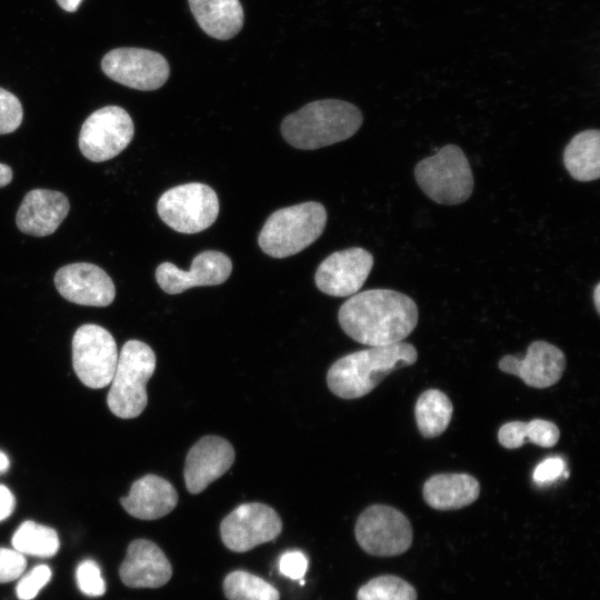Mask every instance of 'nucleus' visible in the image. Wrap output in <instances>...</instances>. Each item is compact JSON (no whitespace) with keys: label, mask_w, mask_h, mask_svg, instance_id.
<instances>
[{"label":"nucleus","mask_w":600,"mask_h":600,"mask_svg":"<svg viewBox=\"0 0 600 600\" xmlns=\"http://www.w3.org/2000/svg\"><path fill=\"white\" fill-rule=\"evenodd\" d=\"M160 219L181 233H197L216 221L219 200L216 191L203 183L191 182L167 190L158 200Z\"/></svg>","instance_id":"nucleus-7"},{"label":"nucleus","mask_w":600,"mask_h":600,"mask_svg":"<svg viewBox=\"0 0 600 600\" xmlns=\"http://www.w3.org/2000/svg\"><path fill=\"white\" fill-rule=\"evenodd\" d=\"M281 530L282 522L276 510L260 502L238 506L220 524L222 542L236 552H244L271 541Z\"/></svg>","instance_id":"nucleus-12"},{"label":"nucleus","mask_w":600,"mask_h":600,"mask_svg":"<svg viewBox=\"0 0 600 600\" xmlns=\"http://www.w3.org/2000/svg\"><path fill=\"white\" fill-rule=\"evenodd\" d=\"M231 271L232 262L228 256L206 250L193 258L188 271L171 262H162L156 270V280L164 292L178 294L193 287L221 284Z\"/></svg>","instance_id":"nucleus-14"},{"label":"nucleus","mask_w":600,"mask_h":600,"mask_svg":"<svg viewBox=\"0 0 600 600\" xmlns=\"http://www.w3.org/2000/svg\"><path fill=\"white\" fill-rule=\"evenodd\" d=\"M51 569L47 564H39L23 576L17 584L19 600H32L39 591L50 581Z\"/></svg>","instance_id":"nucleus-31"},{"label":"nucleus","mask_w":600,"mask_h":600,"mask_svg":"<svg viewBox=\"0 0 600 600\" xmlns=\"http://www.w3.org/2000/svg\"><path fill=\"white\" fill-rule=\"evenodd\" d=\"M200 28L219 40L233 38L242 28L243 10L239 0H189Z\"/></svg>","instance_id":"nucleus-22"},{"label":"nucleus","mask_w":600,"mask_h":600,"mask_svg":"<svg viewBox=\"0 0 600 600\" xmlns=\"http://www.w3.org/2000/svg\"><path fill=\"white\" fill-rule=\"evenodd\" d=\"M156 354L144 342L127 341L118 357L107 403L122 419L138 417L148 403L147 383L156 370Z\"/></svg>","instance_id":"nucleus-5"},{"label":"nucleus","mask_w":600,"mask_h":600,"mask_svg":"<svg viewBox=\"0 0 600 600\" xmlns=\"http://www.w3.org/2000/svg\"><path fill=\"white\" fill-rule=\"evenodd\" d=\"M22 118L23 110L19 99L10 91L0 88V134L17 130Z\"/></svg>","instance_id":"nucleus-30"},{"label":"nucleus","mask_w":600,"mask_h":600,"mask_svg":"<svg viewBox=\"0 0 600 600\" xmlns=\"http://www.w3.org/2000/svg\"><path fill=\"white\" fill-rule=\"evenodd\" d=\"M361 123L362 114L356 106L324 99L287 116L281 123V133L290 146L313 150L349 139Z\"/></svg>","instance_id":"nucleus-3"},{"label":"nucleus","mask_w":600,"mask_h":600,"mask_svg":"<svg viewBox=\"0 0 600 600\" xmlns=\"http://www.w3.org/2000/svg\"><path fill=\"white\" fill-rule=\"evenodd\" d=\"M27 567L24 554L16 549L0 548V582L18 579Z\"/></svg>","instance_id":"nucleus-32"},{"label":"nucleus","mask_w":600,"mask_h":600,"mask_svg":"<svg viewBox=\"0 0 600 600\" xmlns=\"http://www.w3.org/2000/svg\"><path fill=\"white\" fill-rule=\"evenodd\" d=\"M559 438L557 424L543 419H533L529 422L510 421L502 424L498 431V440L507 449L520 448L527 441L549 448L557 444Z\"/></svg>","instance_id":"nucleus-24"},{"label":"nucleus","mask_w":600,"mask_h":600,"mask_svg":"<svg viewBox=\"0 0 600 600\" xmlns=\"http://www.w3.org/2000/svg\"><path fill=\"white\" fill-rule=\"evenodd\" d=\"M54 284L64 299L77 304L107 307L116 297L111 278L92 263L78 262L60 268Z\"/></svg>","instance_id":"nucleus-15"},{"label":"nucleus","mask_w":600,"mask_h":600,"mask_svg":"<svg viewBox=\"0 0 600 600\" xmlns=\"http://www.w3.org/2000/svg\"><path fill=\"white\" fill-rule=\"evenodd\" d=\"M422 493L433 509L457 510L478 499L480 483L468 473H438L424 482Z\"/></svg>","instance_id":"nucleus-21"},{"label":"nucleus","mask_w":600,"mask_h":600,"mask_svg":"<svg viewBox=\"0 0 600 600\" xmlns=\"http://www.w3.org/2000/svg\"><path fill=\"white\" fill-rule=\"evenodd\" d=\"M59 538L54 529L28 520L12 536V547L22 554L51 558L59 550Z\"/></svg>","instance_id":"nucleus-26"},{"label":"nucleus","mask_w":600,"mask_h":600,"mask_svg":"<svg viewBox=\"0 0 600 600\" xmlns=\"http://www.w3.org/2000/svg\"><path fill=\"white\" fill-rule=\"evenodd\" d=\"M82 0H57L58 4L68 12L77 11Z\"/></svg>","instance_id":"nucleus-37"},{"label":"nucleus","mask_w":600,"mask_h":600,"mask_svg":"<svg viewBox=\"0 0 600 600\" xmlns=\"http://www.w3.org/2000/svg\"><path fill=\"white\" fill-rule=\"evenodd\" d=\"M119 574L128 587L159 588L170 580L172 568L154 542L138 539L129 544Z\"/></svg>","instance_id":"nucleus-18"},{"label":"nucleus","mask_w":600,"mask_h":600,"mask_svg":"<svg viewBox=\"0 0 600 600\" xmlns=\"http://www.w3.org/2000/svg\"><path fill=\"white\" fill-rule=\"evenodd\" d=\"M118 348L111 333L98 324H83L72 338V364L80 381L92 389L108 386L118 362Z\"/></svg>","instance_id":"nucleus-9"},{"label":"nucleus","mask_w":600,"mask_h":600,"mask_svg":"<svg viewBox=\"0 0 600 600\" xmlns=\"http://www.w3.org/2000/svg\"><path fill=\"white\" fill-rule=\"evenodd\" d=\"M564 469L566 462L561 457H549L536 467L532 478L536 483L546 486L556 481Z\"/></svg>","instance_id":"nucleus-34"},{"label":"nucleus","mask_w":600,"mask_h":600,"mask_svg":"<svg viewBox=\"0 0 600 600\" xmlns=\"http://www.w3.org/2000/svg\"><path fill=\"white\" fill-rule=\"evenodd\" d=\"M70 209L68 198L59 191L33 189L23 198L16 223L20 231L34 237L53 233Z\"/></svg>","instance_id":"nucleus-19"},{"label":"nucleus","mask_w":600,"mask_h":600,"mask_svg":"<svg viewBox=\"0 0 600 600\" xmlns=\"http://www.w3.org/2000/svg\"><path fill=\"white\" fill-rule=\"evenodd\" d=\"M499 369L519 377L527 386L543 389L556 384L566 369V357L561 349L543 341H533L523 358L504 356Z\"/></svg>","instance_id":"nucleus-17"},{"label":"nucleus","mask_w":600,"mask_h":600,"mask_svg":"<svg viewBox=\"0 0 600 600\" xmlns=\"http://www.w3.org/2000/svg\"><path fill=\"white\" fill-rule=\"evenodd\" d=\"M76 580L80 591L89 597H100L106 592L104 580L94 560L86 559L78 564Z\"/></svg>","instance_id":"nucleus-29"},{"label":"nucleus","mask_w":600,"mask_h":600,"mask_svg":"<svg viewBox=\"0 0 600 600\" xmlns=\"http://www.w3.org/2000/svg\"><path fill=\"white\" fill-rule=\"evenodd\" d=\"M120 502L132 517L154 520L176 508L178 492L168 480L156 474H146L132 483L129 494L122 497Z\"/></svg>","instance_id":"nucleus-20"},{"label":"nucleus","mask_w":600,"mask_h":600,"mask_svg":"<svg viewBox=\"0 0 600 600\" xmlns=\"http://www.w3.org/2000/svg\"><path fill=\"white\" fill-rule=\"evenodd\" d=\"M592 298L597 312L600 313V283H597L594 287Z\"/></svg>","instance_id":"nucleus-38"},{"label":"nucleus","mask_w":600,"mask_h":600,"mask_svg":"<svg viewBox=\"0 0 600 600\" xmlns=\"http://www.w3.org/2000/svg\"><path fill=\"white\" fill-rule=\"evenodd\" d=\"M16 500L12 492L0 484V521L9 518L14 510Z\"/></svg>","instance_id":"nucleus-35"},{"label":"nucleus","mask_w":600,"mask_h":600,"mask_svg":"<svg viewBox=\"0 0 600 600\" xmlns=\"http://www.w3.org/2000/svg\"><path fill=\"white\" fill-rule=\"evenodd\" d=\"M111 80L142 91L156 90L169 78L170 68L160 53L141 48H117L101 61Z\"/></svg>","instance_id":"nucleus-11"},{"label":"nucleus","mask_w":600,"mask_h":600,"mask_svg":"<svg viewBox=\"0 0 600 600\" xmlns=\"http://www.w3.org/2000/svg\"><path fill=\"white\" fill-rule=\"evenodd\" d=\"M133 133L129 113L120 107L107 106L96 110L83 122L79 149L90 161L110 160L129 146Z\"/></svg>","instance_id":"nucleus-10"},{"label":"nucleus","mask_w":600,"mask_h":600,"mask_svg":"<svg viewBox=\"0 0 600 600\" xmlns=\"http://www.w3.org/2000/svg\"><path fill=\"white\" fill-rule=\"evenodd\" d=\"M327 221L324 207L314 201L279 209L262 227L258 243L273 258L293 256L313 243L323 232Z\"/></svg>","instance_id":"nucleus-4"},{"label":"nucleus","mask_w":600,"mask_h":600,"mask_svg":"<svg viewBox=\"0 0 600 600\" xmlns=\"http://www.w3.org/2000/svg\"><path fill=\"white\" fill-rule=\"evenodd\" d=\"M563 163L574 180H597L600 176V131L588 129L577 133L564 148Z\"/></svg>","instance_id":"nucleus-23"},{"label":"nucleus","mask_w":600,"mask_h":600,"mask_svg":"<svg viewBox=\"0 0 600 600\" xmlns=\"http://www.w3.org/2000/svg\"><path fill=\"white\" fill-rule=\"evenodd\" d=\"M340 327L353 340L381 347L402 341L418 323V307L407 294L371 289L352 294L338 313Z\"/></svg>","instance_id":"nucleus-1"},{"label":"nucleus","mask_w":600,"mask_h":600,"mask_svg":"<svg viewBox=\"0 0 600 600\" xmlns=\"http://www.w3.org/2000/svg\"><path fill=\"white\" fill-rule=\"evenodd\" d=\"M12 180V170L9 166L0 163V188L9 184Z\"/></svg>","instance_id":"nucleus-36"},{"label":"nucleus","mask_w":600,"mask_h":600,"mask_svg":"<svg viewBox=\"0 0 600 600\" xmlns=\"http://www.w3.org/2000/svg\"><path fill=\"white\" fill-rule=\"evenodd\" d=\"M356 538L369 554L392 557L406 552L412 542V527L399 510L386 506L368 507L358 518Z\"/></svg>","instance_id":"nucleus-8"},{"label":"nucleus","mask_w":600,"mask_h":600,"mask_svg":"<svg viewBox=\"0 0 600 600\" xmlns=\"http://www.w3.org/2000/svg\"><path fill=\"white\" fill-rule=\"evenodd\" d=\"M229 600H279V591L262 578L247 571L230 572L223 581Z\"/></svg>","instance_id":"nucleus-27"},{"label":"nucleus","mask_w":600,"mask_h":600,"mask_svg":"<svg viewBox=\"0 0 600 600\" xmlns=\"http://www.w3.org/2000/svg\"><path fill=\"white\" fill-rule=\"evenodd\" d=\"M234 461L231 443L219 436H206L188 451L183 477L187 490L197 494L223 476Z\"/></svg>","instance_id":"nucleus-16"},{"label":"nucleus","mask_w":600,"mask_h":600,"mask_svg":"<svg viewBox=\"0 0 600 600\" xmlns=\"http://www.w3.org/2000/svg\"><path fill=\"white\" fill-rule=\"evenodd\" d=\"M372 266L373 257L363 248L336 251L319 264L314 274L316 286L329 296H352L361 289Z\"/></svg>","instance_id":"nucleus-13"},{"label":"nucleus","mask_w":600,"mask_h":600,"mask_svg":"<svg viewBox=\"0 0 600 600\" xmlns=\"http://www.w3.org/2000/svg\"><path fill=\"white\" fill-rule=\"evenodd\" d=\"M414 177L420 189L439 204L464 202L474 184L469 161L456 144H446L434 156L419 161Z\"/></svg>","instance_id":"nucleus-6"},{"label":"nucleus","mask_w":600,"mask_h":600,"mask_svg":"<svg viewBox=\"0 0 600 600\" xmlns=\"http://www.w3.org/2000/svg\"><path fill=\"white\" fill-rule=\"evenodd\" d=\"M308 569V558L300 550L284 552L279 559V571L292 580H300Z\"/></svg>","instance_id":"nucleus-33"},{"label":"nucleus","mask_w":600,"mask_h":600,"mask_svg":"<svg viewBox=\"0 0 600 600\" xmlns=\"http://www.w3.org/2000/svg\"><path fill=\"white\" fill-rule=\"evenodd\" d=\"M358 600H417L416 589L397 576L376 577L360 587Z\"/></svg>","instance_id":"nucleus-28"},{"label":"nucleus","mask_w":600,"mask_h":600,"mask_svg":"<svg viewBox=\"0 0 600 600\" xmlns=\"http://www.w3.org/2000/svg\"><path fill=\"white\" fill-rule=\"evenodd\" d=\"M452 403L440 390L422 392L414 406L416 422L424 438H434L444 432L452 417Z\"/></svg>","instance_id":"nucleus-25"},{"label":"nucleus","mask_w":600,"mask_h":600,"mask_svg":"<svg viewBox=\"0 0 600 600\" xmlns=\"http://www.w3.org/2000/svg\"><path fill=\"white\" fill-rule=\"evenodd\" d=\"M9 464L10 462H9L8 457L3 452L0 451V473L6 472L9 468Z\"/></svg>","instance_id":"nucleus-39"},{"label":"nucleus","mask_w":600,"mask_h":600,"mask_svg":"<svg viewBox=\"0 0 600 600\" xmlns=\"http://www.w3.org/2000/svg\"><path fill=\"white\" fill-rule=\"evenodd\" d=\"M416 348L408 342L371 347L338 359L327 373L330 391L342 399H357L371 392L392 371L413 364Z\"/></svg>","instance_id":"nucleus-2"}]
</instances>
